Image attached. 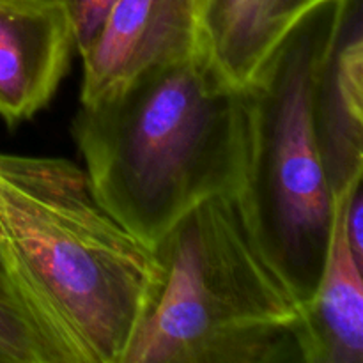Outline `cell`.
Segmentation results:
<instances>
[{
  "label": "cell",
  "mask_w": 363,
  "mask_h": 363,
  "mask_svg": "<svg viewBox=\"0 0 363 363\" xmlns=\"http://www.w3.org/2000/svg\"><path fill=\"white\" fill-rule=\"evenodd\" d=\"M314 126L332 197L363 181L362 0H346L314 87Z\"/></svg>",
  "instance_id": "cell-7"
},
{
  "label": "cell",
  "mask_w": 363,
  "mask_h": 363,
  "mask_svg": "<svg viewBox=\"0 0 363 363\" xmlns=\"http://www.w3.org/2000/svg\"><path fill=\"white\" fill-rule=\"evenodd\" d=\"M277 2H279V9L284 20L287 21L291 28H294L303 18H307L319 7L333 2V0H277Z\"/></svg>",
  "instance_id": "cell-12"
},
{
  "label": "cell",
  "mask_w": 363,
  "mask_h": 363,
  "mask_svg": "<svg viewBox=\"0 0 363 363\" xmlns=\"http://www.w3.org/2000/svg\"><path fill=\"white\" fill-rule=\"evenodd\" d=\"M301 314L303 363H363V262L346 240L339 199L325 264Z\"/></svg>",
  "instance_id": "cell-8"
},
{
  "label": "cell",
  "mask_w": 363,
  "mask_h": 363,
  "mask_svg": "<svg viewBox=\"0 0 363 363\" xmlns=\"http://www.w3.org/2000/svg\"><path fill=\"white\" fill-rule=\"evenodd\" d=\"M201 50V0H117L82 55L80 105H96L156 67Z\"/></svg>",
  "instance_id": "cell-5"
},
{
  "label": "cell",
  "mask_w": 363,
  "mask_h": 363,
  "mask_svg": "<svg viewBox=\"0 0 363 363\" xmlns=\"http://www.w3.org/2000/svg\"><path fill=\"white\" fill-rule=\"evenodd\" d=\"M73 30L59 0H0V119L41 112L66 77Z\"/></svg>",
  "instance_id": "cell-6"
},
{
  "label": "cell",
  "mask_w": 363,
  "mask_h": 363,
  "mask_svg": "<svg viewBox=\"0 0 363 363\" xmlns=\"http://www.w3.org/2000/svg\"><path fill=\"white\" fill-rule=\"evenodd\" d=\"M0 363H50L48 351L21 311L0 301Z\"/></svg>",
  "instance_id": "cell-10"
},
{
  "label": "cell",
  "mask_w": 363,
  "mask_h": 363,
  "mask_svg": "<svg viewBox=\"0 0 363 363\" xmlns=\"http://www.w3.org/2000/svg\"><path fill=\"white\" fill-rule=\"evenodd\" d=\"M0 301L13 305V307H16L18 311H21L20 301H18V294H16V291H14L13 282H11V277H9V272H7L6 261H4L2 250H0ZM21 314H23V311H21ZM43 346H45V344H43Z\"/></svg>",
  "instance_id": "cell-13"
},
{
  "label": "cell",
  "mask_w": 363,
  "mask_h": 363,
  "mask_svg": "<svg viewBox=\"0 0 363 363\" xmlns=\"http://www.w3.org/2000/svg\"><path fill=\"white\" fill-rule=\"evenodd\" d=\"M155 250L162 291L126 363H303V301L262 245L245 188L202 202Z\"/></svg>",
  "instance_id": "cell-3"
},
{
  "label": "cell",
  "mask_w": 363,
  "mask_h": 363,
  "mask_svg": "<svg viewBox=\"0 0 363 363\" xmlns=\"http://www.w3.org/2000/svg\"><path fill=\"white\" fill-rule=\"evenodd\" d=\"M291 32L277 0H201V48L233 87H250Z\"/></svg>",
  "instance_id": "cell-9"
},
{
  "label": "cell",
  "mask_w": 363,
  "mask_h": 363,
  "mask_svg": "<svg viewBox=\"0 0 363 363\" xmlns=\"http://www.w3.org/2000/svg\"><path fill=\"white\" fill-rule=\"evenodd\" d=\"M346 0L300 21L254 84L247 190L259 238L294 293L307 301L325 264L333 216L314 126V87Z\"/></svg>",
  "instance_id": "cell-4"
},
{
  "label": "cell",
  "mask_w": 363,
  "mask_h": 363,
  "mask_svg": "<svg viewBox=\"0 0 363 363\" xmlns=\"http://www.w3.org/2000/svg\"><path fill=\"white\" fill-rule=\"evenodd\" d=\"M0 250L50 363H126L163 282L77 163L0 152Z\"/></svg>",
  "instance_id": "cell-1"
},
{
  "label": "cell",
  "mask_w": 363,
  "mask_h": 363,
  "mask_svg": "<svg viewBox=\"0 0 363 363\" xmlns=\"http://www.w3.org/2000/svg\"><path fill=\"white\" fill-rule=\"evenodd\" d=\"M0 238H2V227H0Z\"/></svg>",
  "instance_id": "cell-14"
},
{
  "label": "cell",
  "mask_w": 363,
  "mask_h": 363,
  "mask_svg": "<svg viewBox=\"0 0 363 363\" xmlns=\"http://www.w3.org/2000/svg\"><path fill=\"white\" fill-rule=\"evenodd\" d=\"M117 0H59L73 30L74 50L84 55Z\"/></svg>",
  "instance_id": "cell-11"
},
{
  "label": "cell",
  "mask_w": 363,
  "mask_h": 363,
  "mask_svg": "<svg viewBox=\"0 0 363 363\" xmlns=\"http://www.w3.org/2000/svg\"><path fill=\"white\" fill-rule=\"evenodd\" d=\"M71 133L96 199L155 247L202 202L247 186L250 92L227 84L201 48L80 105Z\"/></svg>",
  "instance_id": "cell-2"
}]
</instances>
